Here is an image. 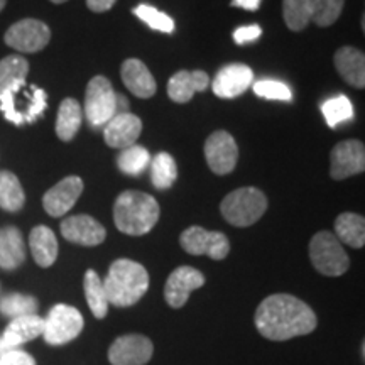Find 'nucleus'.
<instances>
[{
	"instance_id": "1",
	"label": "nucleus",
	"mask_w": 365,
	"mask_h": 365,
	"mask_svg": "<svg viewBox=\"0 0 365 365\" xmlns=\"http://www.w3.org/2000/svg\"><path fill=\"white\" fill-rule=\"evenodd\" d=\"M317 323L313 309L291 294L267 296L255 312V327L259 333L272 341L308 335L317 328Z\"/></svg>"
},
{
	"instance_id": "2",
	"label": "nucleus",
	"mask_w": 365,
	"mask_h": 365,
	"mask_svg": "<svg viewBox=\"0 0 365 365\" xmlns=\"http://www.w3.org/2000/svg\"><path fill=\"white\" fill-rule=\"evenodd\" d=\"M108 304L118 308L134 307L148 293L149 274L143 264L130 259H117L103 279Z\"/></svg>"
},
{
	"instance_id": "3",
	"label": "nucleus",
	"mask_w": 365,
	"mask_h": 365,
	"mask_svg": "<svg viewBox=\"0 0 365 365\" xmlns=\"http://www.w3.org/2000/svg\"><path fill=\"white\" fill-rule=\"evenodd\" d=\"M159 220V203L143 191H124L113 205V222L122 234L145 235Z\"/></svg>"
},
{
	"instance_id": "4",
	"label": "nucleus",
	"mask_w": 365,
	"mask_h": 365,
	"mask_svg": "<svg viewBox=\"0 0 365 365\" xmlns=\"http://www.w3.org/2000/svg\"><path fill=\"white\" fill-rule=\"evenodd\" d=\"M267 210V198L259 188H239L228 193L220 205L225 220L234 227H250Z\"/></svg>"
},
{
	"instance_id": "5",
	"label": "nucleus",
	"mask_w": 365,
	"mask_h": 365,
	"mask_svg": "<svg viewBox=\"0 0 365 365\" xmlns=\"http://www.w3.org/2000/svg\"><path fill=\"white\" fill-rule=\"evenodd\" d=\"M309 259L323 276L336 277L349 271L350 261L341 242L331 232H318L309 242Z\"/></svg>"
},
{
	"instance_id": "6",
	"label": "nucleus",
	"mask_w": 365,
	"mask_h": 365,
	"mask_svg": "<svg viewBox=\"0 0 365 365\" xmlns=\"http://www.w3.org/2000/svg\"><path fill=\"white\" fill-rule=\"evenodd\" d=\"M85 115L91 127H103L117 115V93L110 80L98 75L90 80L85 93Z\"/></svg>"
},
{
	"instance_id": "7",
	"label": "nucleus",
	"mask_w": 365,
	"mask_h": 365,
	"mask_svg": "<svg viewBox=\"0 0 365 365\" xmlns=\"http://www.w3.org/2000/svg\"><path fill=\"white\" fill-rule=\"evenodd\" d=\"M83 317L70 304H56L49 309L44 319L43 336L49 345H65L75 340L83 330Z\"/></svg>"
},
{
	"instance_id": "8",
	"label": "nucleus",
	"mask_w": 365,
	"mask_h": 365,
	"mask_svg": "<svg viewBox=\"0 0 365 365\" xmlns=\"http://www.w3.org/2000/svg\"><path fill=\"white\" fill-rule=\"evenodd\" d=\"M181 247L191 255H208L213 261H223L230 252V242L222 232H210L203 227H190L180 237Z\"/></svg>"
},
{
	"instance_id": "9",
	"label": "nucleus",
	"mask_w": 365,
	"mask_h": 365,
	"mask_svg": "<svg viewBox=\"0 0 365 365\" xmlns=\"http://www.w3.org/2000/svg\"><path fill=\"white\" fill-rule=\"evenodd\" d=\"M4 41L19 53H38L51 41V29L43 21L22 19L9 27Z\"/></svg>"
},
{
	"instance_id": "10",
	"label": "nucleus",
	"mask_w": 365,
	"mask_h": 365,
	"mask_svg": "<svg viewBox=\"0 0 365 365\" xmlns=\"http://www.w3.org/2000/svg\"><path fill=\"white\" fill-rule=\"evenodd\" d=\"M205 158L215 175H230L235 170L239 159V148L235 139L227 130H217L205 143Z\"/></svg>"
},
{
	"instance_id": "11",
	"label": "nucleus",
	"mask_w": 365,
	"mask_h": 365,
	"mask_svg": "<svg viewBox=\"0 0 365 365\" xmlns=\"http://www.w3.org/2000/svg\"><path fill=\"white\" fill-rule=\"evenodd\" d=\"M365 170V148L360 140H344L331 149L330 175L333 180L360 175Z\"/></svg>"
},
{
	"instance_id": "12",
	"label": "nucleus",
	"mask_w": 365,
	"mask_h": 365,
	"mask_svg": "<svg viewBox=\"0 0 365 365\" xmlns=\"http://www.w3.org/2000/svg\"><path fill=\"white\" fill-rule=\"evenodd\" d=\"M154 345L144 335L118 336L108 349V360L112 365H144L153 357Z\"/></svg>"
},
{
	"instance_id": "13",
	"label": "nucleus",
	"mask_w": 365,
	"mask_h": 365,
	"mask_svg": "<svg viewBox=\"0 0 365 365\" xmlns=\"http://www.w3.org/2000/svg\"><path fill=\"white\" fill-rule=\"evenodd\" d=\"M205 284V276L195 267L181 266L175 269L164 286V299L171 308H182L195 289Z\"/></svg>"
},
{
	"instance_id": "14",
	"label": "nucleus",
	"mask_w": 365,
	"mask_h": 365,
	"mask_svg": "<svg viewBox=\"0 0 365 365\" xmlns=\"http://www.w3.org/2000/svg\"><path fill=\"white\" fill-rule=\"evenodd\" d=\"M83 193V181L78 176H68L48 190L43 196V207L54 218L66 215Z\"/></svg>"
},
{
	"instance_id": "15",
	"label": "nucleus",
	"mask_w": 365,
	"mask_h": 365,
	"mask_svg": "<svg viewBox=\"0 0 365 365\" xmlns=\"http://www.w3.org/2000/svg\"><path fill=\"white\" fill-rule=\"evenodd\" d=\"M61 235L71 244L95 247L107 237L103 225L90 215H73L61 222Z\"/></svg>"
},
{
	"instance_id": "16",
	"label": "nucleus",
	"mask_w": 365,
	"mask_h": 365,
	"mask_svg": "<svg viewBox=\"0 0 365 365\" xmlns=\"http://www.w3.org/2000/svg\"><path fill=\"white\" fill-rule=\"evenodd\" d=\"M43 330L44 319L38 314L14 318L0 336V355L9 352V350L19 349L21 345L33 341L38 336H43Z\"/></svg>"
},
{
	"instance_id": "17",
	"label": "nucleus",
	"mask_w": 365,
	"mask_h": 365,
	"mask_svg": "<svg viewBox=\"0 0 365 365\" xmlns=\"http://www.w3.org/2000/svg\"><path fill=\"white\" fill-rule=\"evenodd\" d=\"M254 80V71L250 70L247 65H240V63H234V65L223 66L220 71L217 73L215 80H213L212 88L213 93L220 98H235L240 97L250 88Z\"/></svg>"
},
{
	"instance_id": "18",
	"label": "nucleus",
	"mask_w": 365,
	"mask_h": 365,
	"mask_svg": "<svg viewBox=\"0 0 365 365\" xmlns=\"http://www.w3.org/2000/svg\"><path fill=\"white\" fill-rule=\"evenodd\" d=\"M143 132V122L134 113H117L103 125V137L108 148L125 149L135 144Z\"/></svg>"
},
{
	"instance_id": "19",
	"label": "nucleus",
	"mask_w": 365,
	"mask_h": 365,
	"mask_svg": "<svg viewBox=\"0 0 365 365\" xmlns=\"http://www.w3.org/2000/svg\"><path fill=\"white\" fill-rule=\"evenodd\" d=\"M120 76L125 88L139 98H150L156 93L158 85L154 76L150 75L148 66L140 59L130 58L122 63Z\"/></svg>"
},
{
	"instance_id": "20",
	"label": "nucleus",
	"mask_w": 365,
	"mask_h": 365,
	"mask_svg": "<svg viewBox=\"0 0 365 365\" xmlns=\"http://www.w3.org/2000/svg\"><path fill=\"white\" fill-rule=\"evenodd\" d=\"M210 85V76L205 71H178L168 83V95L173 102L186 103L196 91H205Z\"/></svg>"
},
{
	"instance_id": "21",
	"label": "nucleus",
	"mask_w": 365,
	"mask_h": 365,
	"mask_svg": "<svg viewBox=\"0 0 365 365\" xmlns=\"http://www.w3.org/2000/svg\"><path fill=\"white\" fill-rule=\"evenodd\" d=\"M335 68L346 83L355 88L365 86V56L352 46L340 48L335 54Z\"/></svg>"
},
{
	"instance_id": "22",
	"label": "nucleus",
	"mask_w": 365,
	"mask_h": 365,
	"mask_svg": "<svg viewBox=\"0 0 365 365\" xmlns=\"http://www.w3.org/2000/svg\"><path fill=\"white\" fill-rule=\"evenodd\" d=\"M26 261V245L19 228H0V267L14 271Z\"/></svg>"
},
{
	"instance_id": "23",
	"label": "nucleus",
	"mask_w": 365,
	"mask_h": 365,
	"mask_svg": "<svg viewBox=\"0 0 365 365\" xmlns=\"http://www.w3.org/2000/svg\"><path fill=\"white\" fill-rule=\"evenodd\" d=\"M29 247L38 266L51 267L58 259V239L49 227L38 225L31 230Z\"/></svg>"
},
{
	"instance_id": "24",
	"label": "nucleus",
	"mask_w": 365,
	"mask_h": 365,
	"mask_svg": "<svg viewBox=\"0 0 365 365\" xmlns=\"http://www.w3.org/2000/svg\"><path fill=\"white\" fill-rule=\"evenodd\" d=\"M81 120H83V110L81 105L75 98H65L59 105L56 117V135L63 143H70L78 134Z\"/></svg>"
},
{
	"instance_id": "25",
	"label": "nucleus",
	"mask_w": 365,
	"mask_h": 365,
	"mask_svg": "<svg viewBox=\"0 0 365 365\" xmlns=\"http://www.w3.org/2000/svg\"><path fill=\"white\" fill-rule=\"evenodd\" d=\"M335 237L354 249L365 244V220L357 213H341L335 220Z\"/></svg>"
},
{
	"instance_id": "26",
	"label": "nucleus",
	"mask_w": 365,
	"mask_h": 365,
	"mask_svg": "<svg viewBox=\"0 0 365 365\" xmlns=\"http://www.w3.org/2000/svg\"><path fill=\"white\" fill-rule=\"evenodd\" d=\"M26 203L22 185L14 173L0 171V208L6 212H21Z\"/></svg>"
},
{
	"instance_id": "27",
	"label": "nucleus",
	"mask_w": 365,
	"mask_h": 365,
	"mask_svg": "<svg viewBox=\"0 0 365 365\" xmlns=\"http://www.w3.org/2000/svg\"><path fill=\"white\" fill-rule=\"evenodd\" d=\"M29 73V63L19 54H11L0 61V93L14 86L26 85V76Z\"/></svg>"
},
{
	"instance_id": "28",
	"label": "nucleus",
	"mask_w": 365,
	"mask_h": 365,
	"mask_svg": "<svg viewBox=\"0 0 365 365\" xmlns=\"http://www.w3.org/2000/svg\"><path fill=\"white\" fill-rule=\"evenodd\" d=\"M83 287H85L86 303H88L93 317L100 319L107 317L108 299H107V294H105L103 281L100 279V276L93 271V269H88V271L85 272Z\"/></svg>"
},
{
	"instance_id": "29",
	"label": "nucleus",
	"mask_w": 365,
	"mask_h": 365,
	"mask_svg": "<svg viewBox=\"0 0 365 365\" xmlns=\"http://www.w3.org/2000/svg\"><path fill=\"white\" fill-rule=\"evenodd\" d=\"M178 178V166L175 158L168 153H159L150 161V180L154 188L168 190L175 185Z\"/></svg>"
},
{
	"instance_id": "30",
	"label": "nucleus",
	"mask_w": 365,
	"mask_h": 365,
	"mask_svg": "<svg viewBox=\"0 0 365 365\" xmlns=\"http://www.w3.org/2000/svg\"><path fill=\"white\" fill-rule=\"evenodd\" d=\"M282 16L291 31L307 29L313 16V0H282Z\"/></svg>"
},
{
	"instance_id": "31",
	"label": "nucleus",
	"mask_w": 365,
	"mask_h": 365,
	"mask_svg": "<svg viewBox=\"0 0 365 365\" xmlns=\"http://www.w3.org/2000/svg\"><path fill=\"white\" fill-rule=\"evenodd\" d=\"M150 164V154L148 149L140 145H130V148L122 149V153L117 158V166L124 175L137 176L140 175L145 168Z\"/></svg>"
},
{
	"instance_id": "32",
	"label": "nucleus",
	"mask_w": 365,
	"mask_h": 365,
	"mask_svg": "<svg viewBox=\"0 0 365 365\" xmlns=\"http://www.w3.org/2000/svg\"><path fill=\"white\" fill-rule=\"evenodd\" d=\"M38 308V299L27 294L11 293L0 299V313H2L4 317H9L12 319L19 317H27V314H36Z\"/></svg>"
},
{
	"instance_id": "33",
	"label": "nucleus",
	"mask_w": 365,
	"mask_h": 365,
	"mask_svg": "<svg viewBox=\"0 0 365 365\" xmlns=\"http://www.w3.org/2000/svg\"><path fill=\"white\" fill-rule=\"evenodd\" d=\"M323 117H325L327 124L335 129L336 125H340L341 122L352 120L354 117V107L350 103L349 97L345 95H339V97L327 100L325 103L322 105Z\"/></svg>"
},
{
	"instance_id": "34",
	"label": "nucleus",
	"mask_w": 365,
	"mask_h": 365,
	"mask_svg": "<svg viewBox=\"0 0 365 365\" xmlns=\"http://www.w3.org/2000/svg\"><path fill=\"white\" fill-rule=\"evenodd\" d=\"M132 12H134V16L139 17L140 21L145 22L150 29L159 31V33L164 34H171L173 31H175V21H173L168 14L158 11L156 7L148 6V4H140V6H137Z\"/></svg>"
},
{
	"instance_id": "35",
	"label": "nucleus",
	"mask_w": 365,
	"mask_h": 365,
	"mask_svg": "<svg viewBox=\"0 0 365 365\" xmlns=\"http://www.w3.org/2000/svg\"><path fill=\"white\" fill-rule=\"evenodd\" d=\"M345 0H313L312 22L318 27H328L340 17Z\"/></svg>"
},
{
	"instance_id": "36",
	"label": "nucleus",
	"mask_w": 365,
	"mask_h": 365,
	"mask_svg": "<svg viewBox=\"0 0 365 365\" xmlns=\"http://www.w3.org/2000/svg\"><path fill=\"white\" fill-rule=\"evenodd\" d=\"M254 91L257 97L267 100H281V102H291L293 100V91L282 81L276 80H262L254 85Z\"/></svg>"
},
{
	"instance_id": "37",
	"label": "nucleus",
	"mask_w": 365,
	"mask_h": 365,
	"mask_svg": "<svg viewBox=\"0 0 365 365\" xmlns=\"http://www.w3.org/2000/svg\"><path fill=\"white\" fill-rule=\"evenodd\" d=\"M33 93H31L29 98V105H27L26 112H24V124H33V122L38 120L41 117V113L46 110L48 107V95L43 88H38V86H31Z\"/></svg>"
},
{
	"instance_id": "38",
	"label": "nucleus",
	"mask_w": 365,
	"mask_h": 365,
	"mask_svg": "<svg viewBox=\"0 0 365 365\" xmlns=\"http://www.w3.org/2000/svg\"><path fill=\"white\" fill-rule=\"evenodd\" d=\"M0 365H36V360L31 354L16 349L0 355Z\"/></svg>"
},
{
	"instance_id": "39",
	"label": "nucleus",
	"mask_w": 365,
	"mask_h": 365,
	"mask_svg": "<svg viewBox=\"0 0 365 365\" xmlns=\"http://www.w3.org/2000/svg\"><path fill=\"white\" fill-rule=\"evenodd\" d=\"M261 34H262L261 26L257 24L244 26V27H239V29H235L234 41L237 44H247V43H252V41H257L261 38Z\"/></svg>"
},
{
	"instance_id": "40",
	"label": "nucleus",
	"mask_w": 365,
	"mask_h": 365,
	"mask_svg": "<svg viewBox=\"0 0 365 365\" xmlns=\"http://www.w3.org/2000/svg\"><path fill=\"white\" fill-rule=\"evenodd\" d=\"M115 2L117 0H86V6H88L91 12L102 14L110 11V9L115 6Z\"/></svg>"
},
{
	"instance_id": "41",
	"label": "nucleus",
	"mask_w": 365,
	"mask_h": 365,
	"mask_svg": "<svg viewBox=\"0 0 365 365\" xmlns=\"http://www.w3.org/2000/svg\"><path fill=\"white\" fill-rule=\"evenodd\" d=\"M262 0H232V7H240L245 11H257L261 7Z\"/></svg>"
},
{
	"instance_id": "42",
	"label": "nucleus",
	"mask_w": 365,
	"mask_h": 365,
	"mask_svg": "<svg viewBox=\"0 0 365 365\" xmlns=\"http://www.w3.org/2000/svg\"><path fill=\"white\" fill-rule=\"evenodd\" d=\"M127 112V100L122 95H117V113Z\"/></svg>"
},
{
	"instance_id": "43",
	"label": "nucleus",
	"mask_w": 365,
	"mask_h": 365,
	"mask_svg": "<svg viewBox=\"0 0 365 365\" xmlns=\"http://www.w3.org/2000/svg\"><path fill=\"white\" fill-rule=\"evenodd\" d=\"M6 4H7V0H0V12L4 11V7H6Z\"/></svg>"
},
{
	"instance_id": "44",
	"label": "nucleus",
	"mask_w": 365,
	"mask_h": 365,
	"mask_svg": "<svg viewBox=\"0 0 365 365\" xmlns=\"http://www.w3.org/2000/svg\"><path fill=\"white\" fill-rule=\"evenodd\" d=\"M53 4H65V2H68V0H51Z\"/></svg>"
}]
</instances>
